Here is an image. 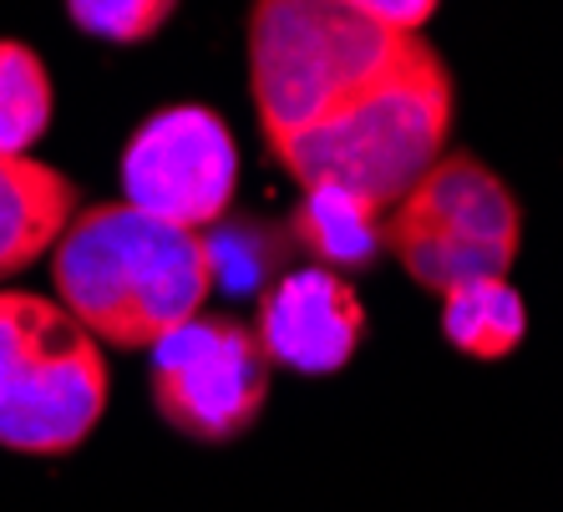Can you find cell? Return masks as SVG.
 Instances as JSON below:
<instances>
[{
  "mask_svg": "<svg viewBox=\"0 0 563 512\" xmlns=\"http://www.w3.org/2000/svg\"><path fill=\"white\" fill-rule=\"evenodd\" d=\"M46 259L56 304L97 345L118 350H153L213 294L203 234L147 219L128 203L77 209Z\"/></svg>",
  "mask_w": 563,
  "mask_h": 512,
  "instance_id": "cell-1",
  "label": "cell"
},
{
  "mask_svg": "<svg viewBox=\"0 0 563 512\" xmlns=\"http://www.w3.org/2000/svg\"><path fill=\"white\" fill-rule=\"evenodd\" d=\"M56 118L52 71L26 41L0 36V153H31Z\"/></svg>",
  "mask_w": 563,
  "mask_h": 512,
  "instance_id": "cell-12",
  "label": "cell"
},
{
  "mask_svg": "<svg viewBox=\"0 0 563 512\" xmlns=\"http://www.w3.org/2000/svg\"><path fill=\"white\" fill-rule=\"evenodd\" d=\"M203 249H209L213 289L260 294L275 275H285L289 238L285 224H264V219H219L213 229H203Z\"/></svg>",
  "mask_w": 563,
  "mask_h": 512,
  "instance_id": "cell-13",
  "label": "cell"
},
{
  "mask_svg": "<svg viewBox=\"0 0 563 512\" xmlns=\"http://www.w3.org/2000/svg\"><path fill=\"white\" fill-rule=\"evenodd\" d=\"M66 15L81 36L112 46H143L178 15V0H66Z\"/></svg>",
  "mask_w": 563,
  "mask_h": 512,
  "instance_id": "cell-14",
  "label": "cell"
},
{
  "mask_svg": "<svg viewBox=\"0 0 563 512\" xmlns=\"http://www.w3.org/2000/svg\"><path fill=\"white\" fill-rule=\"evenodd\" d=\"M122 203L173 229H213L239 193V143L203 102H173L137 122L118 163Z\"/></svg>",
  "mask_w": 563,
  "mask_h": 512,
  "instance_id": "cell-7",
  "label": "cell"
},
{
  "mask_svg": "<svg viewBox=\"0 0 563 512\" xmlns=\"http://www.w3.org/2000/svg\"><path fill=\"white\" fill-rule=\"evenodd\" d=\"M269 376L275 366L244 320L198 310L153 345L147 391L153 411L178 436L198 447H223L254 432L269 407Z\"/></svg>",
  "mask_w": 563,
  "mask_h": 512,
  "instance_id": "cell-6",
  "label": "cell"
},
{
  "mask_svg": "<svg viewBox=\"0 0 563 512\" xmlns=\"http://www.w3.org/2000/svg\"><path fill=\"white\" fill-rule=\"evenodd\" d=\"M452 127H457V81L432 41L417 36L376 87H366L314 132L279 147L275 163L300 188H351L386 213L446 153Z\"/></svg>",
  "mask_w": 563,
  "mask_h": 512,
  "instance_id": "cell-3",
  "label": "cell"
},
{
  "mask_svg": "<svg viewBox=\"0 0 563 512\" xmlns=\"http://www.w3.org/2000/svg\"><path fill=\"white\" fill-rule=\"evenodd\" d=\"M254 300V341L269 366H289L295 376H335L366 341V304L345 275L305 264L275 275Z\"/></svg>",
  "mask_w": 563,
  "mask_h": 512,
  "instance_id": "cell-8",
  "label": "cell"
},
{
  "mask_svg": "<svg viewBox=\"0 0 563 512\" xmlns=\"http://www.w3.org/2000/svg\"><path fill=\"white\" fill-rule=\"evenodd\" d=\"M81 209L77 183L31 153H0V285L36 269Z\"/></svg>",
  "mask_w": 563,
  "mask_h": 512,
  "instance_id": "cell-9",
  "label": "cell"
},
{
  "mask_svg": "<svg viewBox=\"0 0 563 512\" xmlns=\"http://www.w3.org/2000/svg\"><path fill=\"white\" fill-rule=\"evenodd\" d=\"M380 238L411 285L446 294L462 279H508L523 244V209L483 158L446 147L386 209Z\"/></svg>",
  "mask_w": 563,
  "mask_h": 512,
  "instance_id": "cell-5",
  "label": "cell"
},
{
  "mask_svg": "<svg viewBox=\"0 0 563 512\" xmlns=\"http://www.w3.org/2000/svg\"><path fill=\"white\" fill-rule=\"evenodd\" d=\"M417 36L380 26L345 0H250V97L269 158L376 87Z\"/></svg>",
  "mask_w": 563,
  "mask_h": 512,
  "instance_id": "cell-2",
  "label": "cell"
},
{
  "mask_svg": "<svg viewBox=\"0 0 563 512\" xmlns=\"http://www.w3.org/2000/svg\"><path fill=\"white\" fill-rule=\"evenodd\" d=\"M380 224H386V213L376 203H366L361 193L335 183H314V188H300V203L285 219V238H289V254L310 259L314 269L366 275L386 254Z\"/></svg>",
  "mask_w": 563,
  "mask_h": 512,
  "instance_id": "cell-10",
  "label": "cell"
},
{
  "mask_svg": "<svg viewBox=\"0 0 563 512\" xmlns=\"http://www.w3.org/2000/svg\"><path fill=\"white\" fill-rule=\"evenodd\" d=\"M528 335V304L508 279H462L442 294V341L472 360H508Z\"/></svg>",
  "mask_w": 563,
  "mask_h": 512,
  "instance_id": "cell-11",
  "label": "cell"
},
{
  "mask_svg": "<svg viewBox=\"0 0 563 512\" xmlns=\"http://www.w3.org/2000/svg\"><path fill=\"white\" fill-rule=\"evenodd\" d=\"M345 5H355L361 15H371V21H380L391 31H421L442 0H345Z\"/></svg>",
  "mask_w": 563,
  "mask_h": 512,
  "instance_id": "cell-15",
  "label": "cell"
},
{
  "mask_svg": "<svg viewBox=\"0 0 563 512\" xmlns=\"http://www.w3.org/2000/svg\"><path fill=\"white\" fill-rule=\"evenodd\" d=\"M112 396L102 345L46 294L0 289V447L71 457Z\"/></svg>",
  "mask_w": 563,
  "mask_h": 512,
  "instance_id": "cell-4",
  "label": "cell"
}]
</instances>
